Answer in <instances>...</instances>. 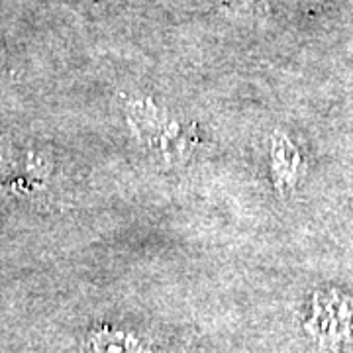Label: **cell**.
<instances>
[{"instance_id":"cell-1","label":"cell","mask_w":353,"mask_h":353,"mask_svg":"<svg viewBox=\"0 0 353 353\" xmlns=\"http://www.w3.org/2000/svg\"><path fill=\"white\" fill-rule=\"evenodd\" d=\"M6 65H8V51H6V46L0 38V73L6 71Z\"/></svg>"}]
</instances>
